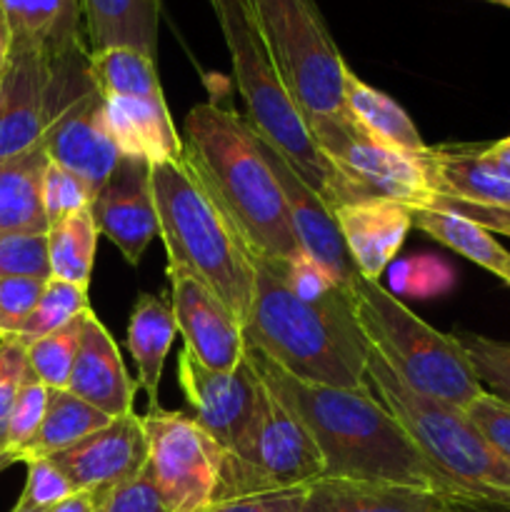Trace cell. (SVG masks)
I'll return each instance as SVG.
<instances>
[{
    "instance_id": "cell-26",
    "label": "cell",
    "mask_w": 510,
    "mask_h": 512,
    "mask_svg": "<svg viewBox=\"0 0 510 512\" xmlns=\"http://www.w3.org/2000/svg\"><path fill=\"white\" fill-rule=\"evenodd\" d=\"M48 163L43 143L0 163V233H48L43 208Z\"/></svg>"
},
{
    "instance_id": "cell-15",
    "label": "cell",
    "mask_w": 510,
    "mask_h": 512,
    "mask_svg": "<svg viewBox=\"0 0 510 512\" xmlns=\"http://www.w3.org/2000/svg\"><path fill=\"white\" fill-rule=\"evenodd\" d=\"M178 383L195 423L213 435L225 453L233 450L253 418L260 393V378L250 360L245 358L240 368L223 373L205 368L183 350L178 358Z\"/></svg>"
},
{
    "instance_id": "cell-9",
    "label": "cell",
    "mask_w": 510,
    "mask_h": 512,
    "mask_svg": "<svg viewBox=\"0 0 510 512\" xmlns=\"http://www.w3.org/2000/svg\"><path fill=\"white\" fill-rule=\"evenodd\" d=\"M320 478L325 463L310 433L260 380L255 413L238 445L225 453L213 503L310 488Z\"/></svg>"
},
{
    "instance_id": "cell-48",
    "label": "cell",
    "mask_w": 510,
    "mask_h": 512,
    "mask_svg": "<svg viewBox=\"0 0 510 512\" xmlns=\"http://www.w3.org/2000/svg\"><path fill=\"white\" fill-rule=\"evenodd\" d=\"M478 153H480V158L490 165V168L498 170L503 178L510 180V135L508 138H500L498 143L478 148Z\"/></svg>"
},
{
    "instance_id": "cell-24",
    "label": "cell",
    "mask_w": 510,
    "mask_h": 512,
    "mask_svg": "<svg viewBox=\"0 0 510 512\" xmlns=\"http://www.w3.org/2000/svg\"><path fill=\"white\" fill-rule=\"evenodd\" d=\"M13 48L40 50L45 55H68L85 48L80 40V0H0Z\"/></svg>"
},
{
    "instance_id": "cell-50",
    "label": "cell",
    "mask_w": 510,
    "mask_h": 512,
    "mask_svg": "<svg viewBox=\"0 0 510 512\" xmlns=\"http://www.w3.org/2000/svg\"><path fill=\"white\" fill-rule=\"evenodd\" d=\"M100 503L90 493H75L70 498H65L63 503H58L48 512H98Z\"/></svg>"
},
{
    "instance_id": "cell-46",
    "label": "cell",
    "mask_w": 510,
    "mask_h": 512,
    "mask_svg": "<svg viewBox=\"0 0 510 512\" xmlns=\"http://www.w3.org/2000/svg\"><path fill=\"white\" fill-rule=\"evenodd\" d=\"M308 488L280 490V493L250 495V498L225 500L208 505L203 512H303Z\"/></svg>"
},
{
    "instance_id": "cell-6",
    "label": "cell",
    "mask_w": 510,
    "mask_h": 512,
    "mask_svg": "<svg viewBox=\"0 0 510 512\" xmlns=\"http://www.w3.org/2000/svg\"><path fill=\"white\" fill-rule=\"evenodd\" d=\"M368 383L425 458L450 480L453 498L510 508V458L475 430L463 410L410 390L373 348H368Z\"/></svg>"
},
{
    "instance_id": "cell-31",
    "label": "cell",
    "mask_w": 510,
    "mask_h": 512,
    "mask_svg": "<svg viewBox=\"0 0 510 512\" xmlns=\"http://www.w3.org/2000/svg\"><path fill=\"white\" fill-rule=\"evenodd\" d=\"M100 230L90 208L53 223L48 228V263L50 278L90 288Z\"/></svg>"
},
{
    "instance_id": "cell-30",
    "label": "cell",
    "mask_w": 510,
    "mask_h": 512,
    "mask_svg": "<svg viewBox=\"0 0 510 512\" xmlns=\"http://www.w3.org/2000/svg\"><path fill=\"white\" fill-rule=\"evenodd\" d=\"M110 420L113 418H108L103 410L93 408L90 403L80 400L78 395L70 393L68 388H50L43 425H40L33 443L20 453V463L63 453V450L73 448L75 443H80V440L88 438V435L98 433V430L105 428Z\"/></svg>"
},
{
    "instance_id": "cell-13",
    "label": "cell",
    "mask_w": 510,
    "mask_h": 512,
    "mask_svg": "<svg viewBox=\"0 0 510 512\" xmlns=\"http://www.w3.org/2000/svg\"><path fill=\"white\" fill-rule=\"evenodd\" d=\"M50 163L78 175L90 193H98L123 158L105 123V103L93 75L83 80L60 105L43 135Z\"/></svg>"
},
{
    "instance_id": "cell-28",
    "label": "cell",
    "mask_w": 510,
    "mask_h": 512,
    "mask_svg": "<svg viewBox=\"0 0 510 512\" xmlns=\"http://www.w3.org/2000/svg\"><path fill=\"white\" fill-rule=\"evenodd\" d=\"M410 218H413V228L423 230L453 253L493 273L500 283L510 288V250L488 228L440 208H410Z\"/></svg>"
},
{
    "instance_id": "cell-8",
    "label": "cell",
    "mask_w": 510,
    "mask_h": 512,
    "mask_svg": "<svg viewBox=\"0 0 510 512\" xmlns=\"http://www.w3.org/2000/svg\"><path fill=\"white\" fill-rule=\"evenodd\" d=\"M280 80L305 123L345 115V65L315 0H250Z\"/></svg>"
},
{
    "instance_id": "cell-16",
    "label": "cell",
    "mask_w": 510,
    "mask_h": 512,
    "mask_svg": "<svg viewBox=\"0 0 510 512\" xmlns=\"http://www.w3.org/2000/svg\"><path fill=\"white\" fill-rule=\"evenodd\" d=\"M168 278L170 308L185 350L205 368L223 373L240 368L248 353L243 325L198 278L178 268H168Z\"/></svg>"
},
{
    "instance_id": "cell-27",
    "label": "cell",
    "mask_w": 510,
    "mask_h": 512,
    "mask_svg": "<svg viewBox=\"0 0 510 512\" xmlns=\"http://www.w3.org/2000/svg\"><path fill=\"white\" fill-rule=\"evenodd\" d=\"M175 333H178V325H175L170 303L148 293L135 300L128 323V350L138 370L135 385L148 395V410L158 408L160 378H163L165 358L173 348Z\"/></svg>"
},
{
    "instance_id": "cell-38",
    "label": "cell",
    "mask_w": 510,
    "mask_h": 512,
    "mask_svg": "<svg viewBox=\"0 0 510 512\" xmlns=\"http://www.w3.org/2000/svg\"><path fill=\"white\" fill-rule=\"evenodd\" d=\"M0 278L48 280V233H0Z\"/></svg>"
},
{
    "instance_id": "cell-42",
    "label": "cell",
    "mask_w": 510,
    "mask_h": 512,
    "mask_svg": "<svg viewBox=\"0 0 510 512\" xmlns=\"http://www.w3.org/2000/svg\"><path fill=\"white\" fill-rule=\"evenodd\" d=\"M28 370V345L18 338H0V448H5L10 410Z\"/></svg>"
},
{
    "instance_id": "cell-34",
    "label": "cell",
    "mask_w": 510,
    "mask_h": 512,
    "mask_svg": "<svg viewBox=\"0 0 510 512\" xmlns=\"http://www.w3.org/2000/svg\"><path fill=\"white\" fill-rule=\"evenodd\" d=\"M83 320L85 315L83 318L73 320L70 325H65V328L55 330V333L45 335V338L28 345V365L35 373V378H38L45 388H68L70 373H73L75 365V355H78L80 335H83Z\"/></svg>"
},
{
    "instance_id": "cell-11",
    "label": "cell",
    "mask_w": 510,
    "mask_h": 512,
    "mask_svg": "<svg viewBox=\"0 0 510 512\" xmlns=\"http://www.w3.org/2000/svg\"><path fill=\"white\" fill-rule=\"evenodd\" d=\"M88 75V48L60 58L13 48L0 78V163L43 143L53 115Z\"/></svg>"
},
{
    "instance_id": "cell-29",
    "label": "cell",
    "mask_w": 510,
    "mask_h": 512,
    "mask_svg": "<svg viewBox=\"0 0 510 512\" xmlns=\"http://www.w3.org/2000/svg\"><path fill=\"white\" fill-rule=\"evenodd\" d=\"M345 113L370 138L380 140L390 148L405 150V153L413 155H423L428 150L423 135L415 128L410 115L390 95L365 83L353 70L345 80Z\"/></svg>"
},
{
    "instance_id": "cell-54",
    "label": "cell",
    "mask_w": 510,
    "mask_h": 512,
    "mask_svg": "<svg viewBox=\"0 0 510 512\" xmlns=\"http://www.w3.org/2000/svg\"><path fill=\"white\" fill-rule=\"evenodd\" d=\"M490 3H498L503 5V8H510V0H490Z\"/></svg>"
},
{
    "instance_id": "cell-14",
    "label": "cell",
    "mask_w": 510,
    "mask_h": 512,
    "mask_svg": "<svg viewBox=\"0 0 510 512\" xmlns=\"http://www.w3.org/2000/svg\"><path fill=\"white\" fill-rule=\"evenodd\" d=\"M75 493H90L98 503L115 488L138 478L148 463V435L143 415H120L73 448L50 455Z\"/></svg>"
},
{
    "instance_id": "cell-25",
    "label": "cell",
    "mask_w": 510,
    "mask_h": 512,
    "mask_svg": "<svg viewBox=\"0 0 510 512\" xmlns=\"http://www.w3.org/2000/svg\"><path fill=\"white\" fill-rule=\"evenodd\" d=\"M423 163L435 195L510 208V180L490 168L478 148H428Z\"/></svg>"
},
{
    "instance_id": "cell-17",
    "label": "cell",
    "mask_w": 510,
    "mask_h": 512,
    "mask_svg": "<svg viewBox=\"0 0 510 512\" xmlns=\"http://www.w3.org/2000/svg\"><path fill=\"white\" fill-rule=\"evenodd\" d=\"M90 213L100 235H105L130 265H138L155 235H160L150 163L123 155L95 193Z\"/></svg>"
},
{
    "instance_id": "cell-4",
    "label": "cell",
    "mask_w": 510,
    "mask_h": 512,
    "mask_svg": "<svg viewBox=\"0 0 510 512\" xmlns=\"http://www.w3.org/2000/svg\"><path fill=\"white\" fill-rule=\"evenodd\" d=\"M160 240L168 268L185 270L245 325L255 293L253 255L230 220L200 188L185 160L150 165Z\"/></svg>"
},
{
    "instance_id": "cell-20",
    "label": "cell",
    "mask_w": 510,
    "mask_h": 512,
    "mask_svg": "<svg viewBox=\"0 0 510 512\" xmlns=\"http://www.w3.org/2000/svg\"><path fill=\"white\" fill-rule=\"evenodd\" d=\"M135 388L138 385L130 380L113 335L93 310L85 313L68 390L93 408L103 410L108 418H120L133 413Z\"/></svg>"
},
{
    "instance_id": "cell-12",
    "label": "cell",
    "mask_w": 510,
    "mask_h": 512,
    "mask_svg": "<svg viewBox=\"0 0 510 512\" xmlns=\"http://www.w3.org/2000/svg\"><path fill=\"white\" fill-rule=\"evenodd\" d=\"M148 435L145 473L170 512H203L213 503L225 450L193 415L155 408L143 415Z\"/></svg>"
},
{
    "instance_id": "cell-5",
    "label": "cell",
    "mask_w": 510,
    "mask_h": 512,
    "mask_svg": "<svg viewBox=\"0 0 510 512\" xmlns=\"http://www.w3.org/2000/svg\"><path fill=\"white\" fill-rule=\"evenodd\" d=\"M348 295L365 343L385 360L400 383L458 410L485 393L455 335L425 323L378 280H365L355 273Z\"/></svg>"
},
{
    "instance_id": "cell-1",
    "label": "cell",
    "mask_w": 510,
    "mask_h": 512,
    "mask_svg": "<svg viewBox=\"0 0 510 512\" xmlns=\"http://www.w3.org/2000/svg\"><path fill=\"white\" fill-rule=\"evenodd\" d=\"M245 358L265 388L303 423L325 463V478L388 480L453 498L450 480L430 463L373 388H330L293 378L248 345Z\"/></svg>"
},
{
    "instance_id": "cell-36",
    "label": "cell",
    "mask_w": 510,
    "mask_h": 512,
    "mask_svg": "<svg viewBox=\"0 0 510 512\" xmlns=\"http://www.w3.org/2000/svg\"><path fill=\"white\" fill-rule=\"evenodd\" d=\"M390 293L395 298H438L445 295L455 283L453 268L438 255H410V258L395 260L388 268Z\"/></svg>"
},
{
    "instance_id": "cell-41",
    "label": "cell",
    "mask_w": 510,
    "mask_h": 512,
    "mask_svg": "<svg viewBox=\"0 0 510 512\" xmlns=\"http://www.w3.org/2000/svg\"><path fill=\"white\" fill-rule=\"evenodd\" d=\"M48 280L0 278V338H15L38 305Z\"/></svg>"
},
{
    "instance_id": "cell-40",
    "label": "cell",
    "mask_w": 510,
    "mask_h": 512,
    "mask_svg": "<svg viewBox=\"0 0 510 512\" xmlns=\"http://www.w3.org/2000/svg\"><path fill=\"white\" fill-rule=\"evenodd\" d=\"M25 465H28V480H25L23 495L18 500L20 508L50 510L63 503L65 498L75 495L70 480L50 458H35Z\"/></svg>"
},
{
    "instance_id": "cell-45",
    "label": "cell",
    "mask_w": 510,
    "mask_h": 512,
    "mask_svg": "<svg viewBox=\"0 0 510 512\" xmlns=\"http://www.w3.org/2000/svg\"><path fill=\"white\" fill-rule=\"evenodd\" d=\"M98 512H170L165 500L148 473H140L130 483L115 488L108 498H103Z\"/></svg>"
},
{
    "instance_id": "cell-19",
    "label": "cell",
    "mask_w": 510,
    "mask_h": 512,
    "mask_svg": "<svg viewBox=\"0 0 510 512\" xmlns=\"http://www.w3.org/2000/svg\"><path fill=\"white\" fill-rule=\"evenodd\" d=\"M355 273L378 280L403 248L413 218L408 205L393 200H360L333 210Z\"/></svg>"
},
{
    "instance_id": "cell-43",
    "label": "cell",
    "mask_w": 510,
    "mask_h": 512,
    "mask_svg": "<svg viewBox=\"0 0 510 512\" xmlns=\"http://www.w3.org/2000/svg\"><path fill=\"white\" fill-rule=\"evenodd\" d=\"M275 268H278L285 285H288L298 298L308 300V303H318V300L328 298L335 290H343L335 283L333 275H330L318 260L310 258L305 250H300L295 258L285 260V263H275Z\"/></svg>"
},
{
    "instance_id": "cell-33",
    "label": "cell",
    "mask_w": 510,
    "mask_h": 512,
    "mask_svg": "<svg viewBox=\"0 0 510 512\" xmlns=\"http://www.w3.org/2000/svg\"><path fill=\"white\" fill-rule=\"evenodd\" d=\"M88 310H93L90 308L88 288H80V285L65 283V280L58 278H48L38 305H35L30 318L25 320L23 330L15 338L30 345L35 340L45 338V335L55 333V330L65 328L73 320L83 318Z\"/></svg>"
},
{
    "instance_id": "cell-23",
    "label": "cell",
    "mask_w": 510,
    "mask_h": 512,
    "mask_svg": "<svg viewBox=\"0 0 510 512\" xmlns=\"http://www.w3.org/2000/svg\"><path fill=\"white\" fill-rule=\"evenodd\" d=\"M163 0H80L88 50L135 48L155 58Z\"/></svg>"
},
{
    "instance_id": "cell-51",
    "label": "cell",
    "mask_w": 510,
    "mask_h": 512,
    "mask_svg": "<svg viewBox=\"0 0 510 512\" xmlns=\"http://www.w3.org/2000/svg\"><path fill=\"white\" fill-rule=\"evenodd\" d=\"M10 55H13V33H10L8 18H5L3 8H0V78H3L5 68H8Z\"/></svg>"
},
{
    "instance_id": "cell-52",
    "label": "cell",
    "mask_w": 510,
    "mask_h": 512,
    "mask_svg": "<svg viewBox=\"0 0 510 512\" xmlns=\"http://www.w3.org/2000/svg\"><path fill=\"white\" fill-rule=\"evenodd\" d=\"M15 463H20L18 455L8 448H0V473H3V470H8L10 465H15Z\"/></svg>"
},
{
    "instance_id": "cell-3",
    "label": "cell",
    "mask_w": 510,
    "mask_h": 512,
    "mask_svg": "<svg viewBox=\"0 0 510 512\" xmlns=\"http://www.w3.org/2000/svg\"><path fill=\"white\" fill-rule=\"evenodd\" d=\"M255 293L245 343L293 378L330 388L368 385V343L348 290L318 303L298 298L270 260L253 258Z\"/></svg>"
},
{
    "instance_id": "cell-2",
    "label": "cell",
    "mask_w": 510,
    "mask_h": 512,
    "mask_svg": "<svg viewBox=\"0 0 510 512\" xmlns=\"http://www.w3.org/2000/svg\"><path fill=\"white\" fill-rule=\"evenodd\" d=\"M183 160L253 258L285 263L303 250L283 190L245 118L215 100L190 108Z\"/></svg>"
},
{
    "instance_id": "cell-21",
    "label": "cell",
    "mask_w": 510,
    "mask_h": 512,
    "mask_svg": "<svg viewBox=\"0 0 510 512\" xmlns=\"http://www.w3.org/2000/svg\"><path fill=\"white\" fill-rule=\"evenodd\" d=\"M103 103L105 123L120 155L150 165L183 160V138L175 130L163 93L108 95Z\"/></svg>"
},
{
    "instance_id": "cell-7",
    "label": "cell",
    "mask_w": 510,
    "mask_h": 512,
    "mask_svg": "<svg viewBox=\"0 0 510 512\" xmlns=\"http://www.w3.org/2000/svg\"><path fill=\"white\" fill-rule=\"evenodd\" d=\"M228 45L235 85L248 108L250 128L283 153L295 173L325 200L330 188L328 160L315 145L303 113L285 90L268 53L250 0H208Z\"/></svg>"
},
{
    "instance_id": "cell-49",
    "label": "cell",
    "mask_w": 510,
    "mask_h": 512,
    "mask_svg": "<svg viewBox=\"0 0 510 512\" xmlns=\"http://www.w3.org/2000/svg\"><path fill=\"white\" fill-rule=\"evenodd\" d=\"M445 512H510V508L473 498H445Z\"/></svg>"
},
{
    "instance_id": "cell-37",
    "label": "cell",
    "mask_w": 510,
    "mask_h": 512,
    "mask_svg": "<svg viewBox=\"0 0 510 512\" xmlns=\"http://www.w3.org/2000/svg\"><path fill=\"white\" fill-rule=\"evenodd\" d=\"M48 390L38 378H35L33 370H28L23 385L18 390V398H15L13 410H10L8 420V438H5V448L13 450L20 458L25 448L33 443V438L38 435L40 425H43L45 408H48Z\"/></svg>"
},
{
    "instance_id": "cell-35",
    "label": "cell",
    "mask_w": 510,
    "mask_h": 512,
    "mask_svg": "<svg viewBox=\"0 0 510 512\" xmlns=\"http://www.w3.org/2000/svg\"><path fill=\"white\" fill-rule=\"evenodd\" d=\"M453 335L485 393L510 405V340L485 338L468 330Z\"/></svg>"
},
{
    "instance_id": "cell-18",
    "label": "cell",
    "mask_w": 510,
    "mask_h": 512,
    "mask_svg": "<svg viewBox=\"0 0 510 512\" xmlns=\"http://www.w3.org/2000/svg\"><path fill=\"white\" fill-rule=\"evenodd\" d=\"M248 123V120H245ZM253 130V128H250ZM255 140H258L260 150H263L265 160H268L270 170H273L275 180H278L280 190H283L285 205H288L290 223H293L295 238H298L300 248L310 255L313 260H318L330 275H333L335 283L343 290L350 288L355 278V268L350 263V255L345 250L343 235H340L338 220H335L333 210L328 208L320 193L315 188H310L298 173H295L293 165L283 158L278 148L268 143L263 135H258L253 130Z\"/></svg>"
},
{
    "instance_id": "cell-22",
    "label": "cell",
    "mask_w": 510,
    "mask_h": 512,
    "mask_svg": "<svg viewBox=\"0 0 510 512\" xmlns=\"http://www.w3.org/2000/svg\"><path fill=\"white\" fill-rule=\"evenodd\" d=\"M303 512H445V495L388 480L320 478L305 493Z\"/></svg>"
},
{
    "instance_id": "cell-44",
    "label": "cell",
    "mask_w": 510,
    "mask_h": 512,
    "mask_svg": "<svg viewBox=\"0 0 510 512\" xmlns=\"http://www.w3.org/2000/svg\"><path fill=\"white\" fill-rule=\"evenodd\" d=\"M465 418L475 425L480 435L498 450L500 455L510 458V405L498 400L495 395L483 393L463 410Z\"/></svg>"
},
{
    "instance_id": "cell-10",
    "label": "cell",
    "mask_w": 510,
    "mask_h": 512,
    "mask_svg": "<svg viewBox=\"0 0 510 512\" xmlns=\"http://www.w3.org/2000/svg\"><path fill=\"white\" fill-rule=\"evenodd\" d=\"M308 128L328 160L330 188L325 203L330 210L360 200H393L408 208H430L435 200L423 155L370 138L348 113L313 120Z\"/></svg>"
},
{
    "instance_id": "cell-32",
    "label": "cell",
    "mask_w": 510,
    "mask_h": 512,
    "mask_svg": "<svg viewBox=\"0 0 510 512\" xmlns=\"http://www.w3.org/2000/svg\"><path fill=\"white\" fill-rule=\"evenodd\" d=\"M90 75L103 98L163 93L155 58L135 48H108L90 53Z\"/></svg>"
},
{
    "instance_id": "cell-47",
    "label": "cell",
    "mask_w": 510,
    "mask_h": 512,
    "mask_svg": "<svg viewBox=\"0 0 510 512\" xmlns=\"http://www.w3.org/2000/svg\"><path fill=\"white\" fill-rule=\"evenodd\" d=\"M430 208L450 210V213H458V215H463V218H470L473 223L483 225V228H488L490 233L510 238V208L465 203V200L445 198V195H435V200L430 203Z\"/></svg>"
},
{
    "instance_id": "cell-53",
    "label": "cell",
    "mask_w": 510,
    "mask_h": 512,
    "mask_svg": "<svg viewBox=\"0 0 510 512\" xmlns=\"http://www.w3.org/2000/svg\"><path fill=\"white\" fill-rule=\"evenodd\" d=\"M13 512H48V510H33V508H20V505H15Z\"/></svg>"
},
{
    "instance_id": "cell-39",
    "label": "cell",
    "mask_w": 510,
    "mask_h": 512,
    "mask_svg": "<svg viewBox=\"0 0 510 512\" xmlns=\"http://www.w3.org/2000/svg\"><path fill=\"white\" fill-rule=\"evenodd\" d=\"M90 203L93 193L78 175L65 170L63 165L48 163L43 175V208L50 225L90 208Z\"/></svg>"
}]
</instances>
